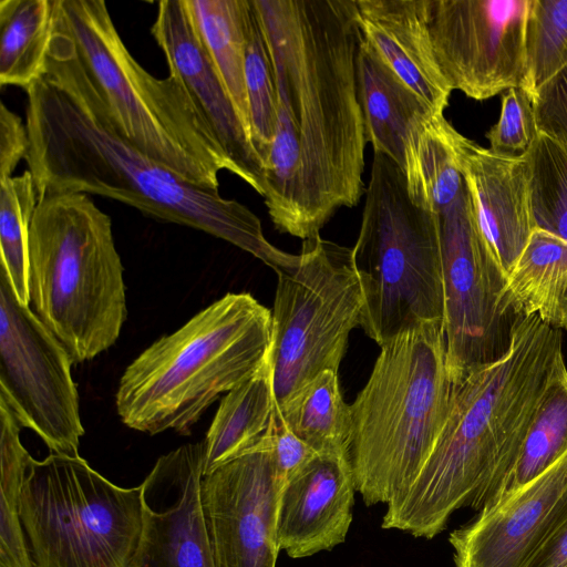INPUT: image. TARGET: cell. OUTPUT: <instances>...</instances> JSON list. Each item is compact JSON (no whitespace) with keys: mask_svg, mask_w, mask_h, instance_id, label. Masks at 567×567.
Listing matches in <instances>:
<instances>
[{"mask_svg":"<svg viewBox=\"0 0 567 567\" xmlns=\"http://www.w3.org/2000/svg\"><path fill=\"white\" fill-rule=\"evenodd\" d=\"M25 92V162L38 197L99 195L226 240L276 274L297 266L298 255L270 244L259 218L245 205L188 183L120 135L70 39L58 27L47 73Z\"/></svg>","mask_w":567,"mask_h":567,"instance_id":"2","label":"cell"},{"mask_svg":"<svg viewBox=\"0 0 567 567\" xmlns=\"http://www.w3.org/2000/svg\"><path fill=\"white\" fill-rule=\"evenodd\" d=\"M22 427L0 398V567H33L20 516L22 484L32 460L20 441Z\"/></svg>","mask_w":567,"mask_h":567,"instance_id":"28","label":"cell"},{"mask_svg":"<svg viewBox=\"0 0 567 567\" xmlns=\"http://www.w3.org/2000/svg\"><path fill=\"white\" fill-rule=\"evenodd\" d=\"M538 133L532 97L520 86L506 91L498 121L488 130L489 151L499 155L525 153Z\"/></svg>","mask_w":567,"mask_h":567,"instance_id":"33","label":"cell"},{"mask_svg":"<svg viewBox=\"0 0 567 567\" xmlns=\"http://www.w3.org/2000/svg\"><path fill=\"white\" fill-rule=\"evenodd\" d=\"M282 486L270 431L256 447L203 476L202 505L215 567H276Z\"/></svg>","mask_w":567,"mask_h":567,"instance_id":"14","label":"cell"},{"mask_svg":"<svg viewBox=\"0 0 567 567\" xmlns=\"http://www.w3.org/2000/svg\"><path fill=\"white\" fill-rule=\"evenodd\" d=\"M362 39L430 106L444 114L452 93L435 59L427 0H355Z\"/></svg>","mask_w":567,"mask_h":567,"instance_id":"20","label":"cell"},{"mask_svg":"<svg viewBox=\"0 0 567 567\" xmlns=\"http://www.w3.org/2000/svg\"><path fill=\"white\" fill-rule=\"evenodd\" d=\"M112 221L86 194L38 197L28 238L29 307L73 363L111 348L126 320Z\"/></svg>","mask_w":567,"mask_h":567,"instance_id":"6","label":"cell"},{"mask_svg":"<svg viewBox=\"0 0 567 567\" xmlns=\"http://www.w3.org/2000/svg\"><path fill=\"white\" fill-rule=\"evenodd\" d=\"M539 132L567 146V66L533 99Z\"/></svg>","mask_w":567,"mask_h":567,"instance_id":"34","label":"cell"},{"mask_svg":"<svg viewBox=\"0 0 567 567\" xmlns=\"http://www.w3.org/2000/svg\"><path fill=\"white\" fill-rule=\"evenodd\" d=\"M245 83L250 141L266 168L277 127V93L267 43L252 0H248L246 13Z\"/></svg>","mask_w":567,"mask_h":567,"instance_id":"29","label":"cell"},{"mask_svg":"<svg viewBox=\"0 0 567 567\" xmlns=\"http://www.w3.org/2000/svg\"><path fill=\"white\" fill-rule=\"evenodd\" d=\"M355 73L367 142L371 143L374 153L386 155L401 168L403 142L409 127L420 116L434 111L362 35Z\"/></svg>","mask_w":567,"mask_h":567,"instance_id":"21","label":"cell"},{"mask_svg":"<svg viewBox=\"0 0 567 567\" xmlns=\"http://www.w3.org/2000/svg\"><path fill=\"white\" fill-rule=\"evenodd\" d=\"M204 445L161 456L142 483L144 529L136 567H215L202 505Z\"/></svg>","mask_w":567,"mask_h":567,"instance_id":"16","label":"cell"},{"mask_svg":"<svg viewBox=\"0 0 567 567\" xmlns=\"http://www.w3.org/2000/svg\"><path fill=\"white\" fill-rule=\"evenodd\" d=\"M439 219L447 365L456 384L509 351L523 316L477 227L467 187Z\"/></svg>","mask_w":567,"mask_h":567,"instance_id":"11","label":"cell"},{"mask_svg":"<svg viewBox=\"0 0 567 567\" xmlns=\"http://www.w3.org/2000/svg\"><path fill=\"white\" fill-rule=\"evenodd\" d=\"M532 0H427V28L452 90L483 101L520 86Z\"/></svg>","mask_w":567,"mask_h":567,"instance_id":"13","label":"cell"},{"mask_svg":"<svg viewBox=\"0 0 567 567\" xmlns=\"http://www.w3.org/2000/svg\"><path fill=\"white\" fill-rule=\"evenodd\" d=\"M151 33L166 59L169 75L185 89L233 165L234 174L264 197L266 168L199 39L185 0L159 1Z\"/></svg>","mask_w":567,"mask_h":567,"instance_id":"17","label":"cell"},{"mask_svg":"<svg viewBox=\"0 0 567 567\" xmlns=\"http://www.w3.org/2000/svg\"><path fill=\"white\" fill-rule=\"evenodd\" d=\"M457 157L477 227L507 277L535 228L527 153L495 154L461 134Z\"/></svg>","mask_w":567,"mask_h":567,"instance_id":"18","label":"cell"},{"mask_svg":"<svg viewBox=\"0 0 567 567\" xmlns=\"http://www.w3.org/2000/svg\"><path fill=\"white\" fill-rule=\"evenodd\" d=\"M454 389L443 321L423 322L381 346L350 405V461L365 505H388L408 491L446 422Z\"/></svg>","mask_w":567,"mask_h":567,"instance_id":"5","label":"cell"},{"mask_svg":"<svg viewBox=\"0 0 567 567\" xmlns=\"http://www.w3.org/2000/svg\"><path fill=\"white\" fill-rule=\"evenodd\" d=\"M526 153L535 227L567 244V146L538 131Z\"/></svg>","mask_w":567,"mask_h":567,"instance_id":"31","label":"cell"},{"mask_svg":"<svg viewBox=\"0 0 567 567\" xmlns=\"http://www.w3.org/2000/svg\"><path fill=\"white\" fill-rule=\"evenodd\" d=\"M55 0L0 1V85L27 90L47 73Z\"/></svg>","mask_w":567,"mask_h":567,"instance_id":"24","label":"cell"},{"mask_svg":"<svg viewBox=\"0 0 567 567\" xmlns=\"http://www.w3.org/2000/svg\"><path fill=\"white\" fill-rule=\"evenodd\" d=\"M567 522V452L543 473L470 523L449 542L455 567H524Z\"/></svg>","mask_w":567,"mask_h":567,"instance_id":"15","label":"cell"},{"mask_svg":"<svg viewBox=\"0 0 567 567\" xmlns=\"http://www.w3.org/2000/svg\"><path fill=\"white\" fill-rule=\"evenodd\" d=\"M37 205L38 190L30 171L0 181V268L24 306H29V228Z\"/></svg>","mask_w":567,"mask_h":567,"instance_id":"30","label":"cell"},{"mask_svg":"<svg viewBox=\"0 0 567 567\" xmlns=\"http://www.w3.org/2000/svg\"><path fill=\"white\" fill-rule=\"evenodd\" d=\"M524 567H567V522L537 548Z\"/></svg>","mask_w":567,"mask_h":567,"instance_id":"37","label":"cell"},{"mask_svg":"<svg viewBox=\"0 0 567 567\" xmlns=\"http://www.w3.org/2000/svg\"><path fill=\"white\" fill-rule=\"evenodd\" d=\"M271 311L250 293H226L125 369L115 394L121 421L155 435L189 434L209 405L249 379L271 346Z\"/></svg>","mask_w":567,"mask_h":567,"instance_id":"4","label":"cell"},{"mask_svg":"<svg viewBox=\"0 0 567 567\" xmlns=\"http://www.w3.org/2000/svg\"><path fill=\"white\" fill-rule=\"evenodd\" d=\"M277 93L264 196L275 227L309 239L363 194L365 126L355 0H252Z\"/></svg>","mask_w":567,"mask_h":567,"instance_id":"1","label":"cell"},{"mask_svg":"<svg viewBox=\"0 0 567 567\" xmlns=\"http://www.w3.org/2000/svg\"><path fill=\"white\" fill-rule=\"evenodd\" d=\"M298 256L293 269L277 272L271 311L277 408L320 372H338L364 306L352 248L316 235L302 241Z\"/></svg>","mask_w":567,"mask_h":567,"instance_id":"10","label":"cell"},{"mask_svg":"<svg viewBox=\"0 0 567 567\" xmlns=\"http://www.w3.org/2000/svg\"><path fill=\"white\" fill-rule=\"evenodd\" d=\"M270 443L276 468L284 484L317 454L285 424L277 408L270 429Z\"/></svg>","mask_w":567,"mask_h":567,"instance_id":"35","label":"cell"},{"mask_svg":"<svg viewBox=\"0 0 567 567\" xmlns=\"http://www.w3.org/2000/svg\"><path fill=\"white\" fill-rule=\"evenodd\" d=\"M185 2L199 39L249 133L245 83L248 0H185Z\"/></svg>","mask_w":567,"mask_h":567,"instance_id":"26","label":"cell"},{"mask_svg":"<svg viewBox=\"0 0 567 567\" xmlns=\"http://www.w3.org/2000/svg\"><path fill=\"white\" fill-rule=\"evenodd\" d=\"M460 135L444 114L430 112L411 124L403 142L401 171L409 196L437 215L466 188L457 157Z\"/></svg>","mask_w":567,"mask_h":567,"instance_id":"22","label":"cell"},{"mask_svg":"<svg viewBox=\"0 0 567 567\" xmlns=\"http://www.w3.org/2000/svg\"><path fill=\"white\" fill-rule=\"evenodd\" d=\"M567 66V0H532L526 28V71L520 87L534 99Z\"/></svg>","mask_w":567,"mask_h":567,"instance_id":"32","label":"cell"},{"mask_svg":"<svg viewBox=\"0 0 567 567\" xmlns=\"http://www.w3.org/2000/svg\"><path fill=\"white\" fill-rule=\"evenodd\" d=\"M72 363L0 268V398L51 453L76 457L84 427Z\"/></svg>","mask_w":567,"mask_h":567,"instance_id":"12","label":"cell"},{"mask_svg":"<svg viewBox=\"0 0 567 567\" xmlns=\"http://www.w3.org/2000/svg\"><path fill=\"white\" fill-rule=\"evenodd\" d=\"M566 452L567 367L561 354L536 406L516 465L492 506L543 473Z\"/></svg>","mask_w":567,"mask_h":567,"instance_id":"27","label":"cell"},{"mask_svg":"<svg viewBox=\"0 0 567 567\" xmlns=\"http://www.w3.org/2000/svg\"><path fill=\"white\" fill-rule=\"evenodd\" d=\"M561 354L560 330L536 315L523 316L509 351L455 384L429 457L408 491L388 504L382 528L431 539L455 511L491 507L516 465Z\"/></svg>","mask_w":567,"mask_h":567,"instance_id":"3","label":"cell"},{"mask_svg":"<svg viewBox=\"0 0 567 567\" xmlns=\"http://www.w3.org/2000/svg\"><path fill=\"white\" fill-rule=\"evenodd\" d=\"M355 483L350 456L317 453L284 484L277 518L280 550L291 558L331 550L352 522Z\"/></svg>","mask_w":567,"mask_h":567,"instance_id":"19","label":"cell"},{"mask_svg":"<svg viewBox=\"0 0 567 567\" xmlns=\"http://www.w3.org/2000/svg\"><path fill=\"white\" fill-rule=\"evenodd\" d=\"M277 411L285 424L317 453L350 456L352 414L341 394L338 372H320Z\"/></svg>","mask_w":567,"mask_h":567,"instance_id":"25","label":"cell"},{"mask_svg":"<svg viewBox=\"0 0 567 567\" xmlns=\"http://www.w3.org/2000/svg\"><path fill=\"white\" fill-rule=\"evenodd\" d=\"M20 516L33 567H136L143 487H121L82 457H32Z\"/></svg>","mask_w":567,"mask_h":567,"instance_id":"9","label":"cell"},{"mask_svg":"<svg viewBox=\"0 0 567 567\" xmlns=\"http://www.w3.org/2000/svg\"><path fill=\"white\" fill-rule=\"evenodd\" d=\"M29 137L25 123L3 102L0 104V181L12 176L25 159Z\"/></svg>","mask_w":567,"mask_h":567,"instance_id":"36","label":"cell"},{"mask_svg":"<svg viewBox=\"0 0 567 567\" xmlns=\"http://www.w3.org/2000/svg\"><path fill=\"white\" fill-rule=\"evenodd\" d=\"M276 411L269 355L246 381L227 392L208 429L204 445V475L260 444Z\"/></svg>","mask_w":567,"mask_h":567,"instance_id":"23","label":"cell"},{"mask_svg":"<svg viewBox=\"0 0 567 567\" xmlns=\"http://www.w3.org/2000/svg\"><path fill=\"white\" fill-rule=\"evenodd\" d=\"M353 260L364 306L360 327L380 347L444 320L439 215L415 205L394 161L374 153Z\"/></svg>","mask_w":567,"mask_h":567,"instance_id":"8","label":"cell"},{"mask_svg":"<svg viewBox=\"0 0 567 567\" xmlns=\"http://www.w3.org/2000/svg\"><path fill=\"white\" fill-rule=\"evenodd\" d=\"M70 39L114 128L140 151L200 188L219 192L233 165L183 85L158 79L131 54L103 0H55Z\"/></svg>","mask_w":567,"mask_h":567,"instance_id":"7","label":"cell"}]
</instances>
